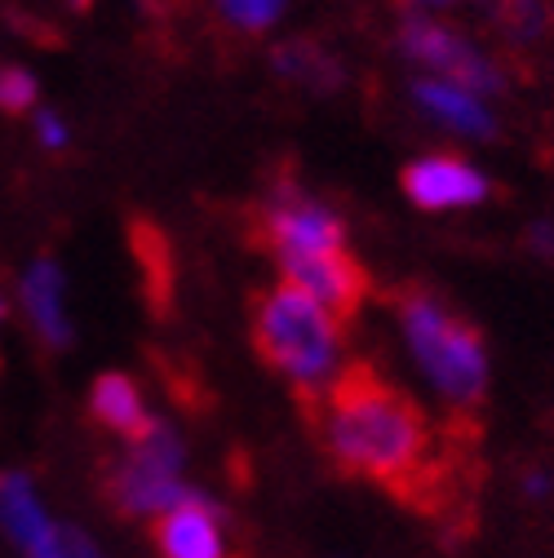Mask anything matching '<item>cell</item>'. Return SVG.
Masks as SVG:
<instances>
[{"instance_id": "6da1fadb", "label": "cell", "mask_w": 554, "mask_h": 558, "mask_svg": "<svg viewBox=\"0 0 554 558\" xmlns=\"http://www.w3.org/2000/svg\"><path fill=\"white\" fill-rule=\"evenodd\" d=\"M324 448L351 478L439 519L453 493V465L439 457L431 416L373 364H346L324 390Z\"/></svg>"}, {"instance_id": "7a4b0ae2", "label": "cell", "mask_w": 554, "mask_h": 558, "mask_svg": "<svg viewBox=\"0 0 554 558\" xmlns=\"http://www.w3.org/2000/svg\"><path fill=\"white\" fill-rule=\"evenodd\" d=\"M253 345L262 364L289 377L311 408L315 395H324L337 377V355H341L337 319L289 279L253 298Z\"/></svg>"}, {"instance_id": "3957f363", "label": "cell", "mask_w": 554, "mask_h": 558, "mask_svg": "<svg viewBox=\"0 0 554 558\" xmlns=\"http://www.w3.org/2000/svg\"><path fill=\"white\" fill-rule=\"evenodd\" d=\"M399 324H404L412 360L422 364L431 386L457 412H474L483 403V395H489V351H483L479 328L470 319H461L431 289L399 293Z\"/></svg>"}, {"instance_id": "277c9868", "label": "cell", "mask_w": 554, "mask_h": 558, "mask_svg": "<svg viewBox=\"0 0 554 558\" xmlns=\"http://www.w3.org/2000/svg\"><path fill=\"white\" fill-rule=\"evenodd\" d=\"M107 501L129 519H156L182 506L195 487L182 483V439L165 422H152L143 439L107 470Z\"/></svg>"}, {"instance_id": "5b68a950", "label": "cell", "mask_w": 554, "mask_h": 558, "mask_svg": "<svg viewBox=\"0 0 554 558\" xmlns=\"http://www.w3.org/2000/svg\"><path fill=\"white\" fill-rule=\"evenodd\" d=\"M257 240L275 253V262H280L289 253L346 248V227L328 204L311 199L293 182H275L257 208Z\"/></svg>"}, {"instance_id": "8992f818", "label": "cell", "mask_w": 554, "mask_h": 558, "mask_svg": "<svg viewBox=\"0 0 554 558\" xmlns=\"http://www.w3.org/2000/svg\"><path fill=\"white\" fill-rule=\"evenodd\" d=\"M399 49L412 58V62H422V66H435L439 81H453L470 94H497L506 81L497 76V66L483 58L470 40H461L457 32H448L444 23L418 14V10H408L399 19Z\"/></svg>"}, {"instance_id": "52a82bcc", "label": "cell", "mask_w": 554, "mask_h": 558, "mask_svg": "<svg viewBox=\"0 0 554 558\" xmlns=\"http://www.w3.org/2000/svg\"><path fill=\"white\" fill-rule=\"evenodd\" d=\"M280 270L289 284L311 293L337 324L356 319V311L369 298V275L346 248H320V253H289L280 257Z\"/></svg>"}, {"instance_id": "ba28073f", "label": "cell", "mask_w": 554, "mask_h": 558, "mask_svg": "<svg viewBox=\"0 0 554 558\" xmlns=\"http://www.w3.org/2000/svg\"><path fill=\"white\" fill-rule=\"evenodd\" d=\"M404 195L418 208H466L493 195V182L457 156H422L404 169Z\"/></svg>"}, {"instance_id": "9c48e42d", "label": "cell", "mask_w": 554, "mask_h": 558, "mask_svg": "<svg viewBox=\"0 0 554 558\" xmlns=\"http://www.w3.org/2000/svg\"><path fill=\"white\" fill-rule=\"evenodd\" d=\"M222 510L204 497L191 493L182 506L160 514L156 523V545L165 558H227L222 554Z\"/></svg>"}, {"instance_id": "30bf717a", "label": "cell", "mask_w": 554, "mask_h": 558, "mask_svg": "<svg viewBox=\"0 0 554 558\" xmlns=\"http://www.w3.org/2000/svg\"><path fill=\"white\" fill-rule=\"evenodd\" d=\"M67 279L58 270V262L40 257L27 266L23 275V306L40 332L45 345H53V351H62V345H72V319H67Z\"/></svg>"}, {"instance_id": "8fae6325", "label": "cell", "mask_w": 554, "mask_h": 558, "mask_svg": "<svg viewBox=\"0 0 554 558\" xmlns=\"http://www.w3.org/2000/svg\"><path fill=\"white\" fill-rule=\"evenodd\" d=\"M89 412L94 422H103L107 430H116L124 444L143 439L152 430L156 416H147V403H143V390L133 386V377L124 373H103L89 390Z\"/></svg>"}, {"instance_id": "7c38bea8", "label": "cell", "mask_w": 554, "mask_h": 558, "mask_svg": "<svg viewBox=\"0 0 554 558\" xmlns=\"http://www.w3.org/2000/svg\"><path fill=\"white\" fill-rule=\"evenodd\" d=\"M412 98H418V107L426 116H435L439 124H448L457 133L493 137V129H497V120H493L489 107H483V98L453 85V81H412Z\"/></svg>"}, {"instance_id": "4fadbf2b", "label": "cell", "mask_w": 554, "mask_h": 558, "mask_svg": "<svg viewBox=\"0 0 554 558\" xmlns=\"http://www.w3.org/2000/svg\"><path fill=\"white\" fill-rule=\"evenodd\" d=\"M0 527H5V536H10L23 554L40 549V545L49 541V532L58 527V523H49V514L40 510L32 478L19 474V470H14V474H0Z\"/></svg>"}, {"instance_id": "5bb4252c", "label": "cell", "mask_w": 554, "mask_h": 558, "mask_svg": "<svg viewBox=\"0 0 554 558\" xmlns=\"http://www.w3.org/2000/svg\"><path fill=\"white\" fill-rule=\"evenodd\" d=\"M270 66H275V76H285L289 85H302L311 94H333L346 81L341 62L324 45H315V40H285V45H275Z\"/></svg>"}, {"instance_id": "9a60e30c", "label": "cell", "mask_w": 554, "mask_h": 558, "mask_svg": "<svg viewBox=\"0 0 554 558\" xmlns=\"http://www.w3.org/2000/svg\"><path fill=\"white\" fill-rule=\"evenodd\" d=\"M489 19L515 40V45H532L545 32V10L541 0H479Z\"/></svg>"}, {"instance_id": "2e32d148", "label": "cell", "mask_w": 554, "mask_h": 558, "mask_svg": "<svg viewBox=\"0 0 554 558\" xmlns=\"http://www.w3.org/2000/svg\"><path fill=\"white\" fill-rule=\"evenodd\" d=\"M289 0H218V14L236 32H266L275 19L285 14Z\"/></svg>"}, {"instance_id": "e0dca14e", "label": "cell", "mask_w": 554, "mask_h": 558, "mask_svg": "<svg viewBox=\"0 0 554 558\" xmlns=\"http://www.w3.org/2000/svg\"><path fill=\"white\" fill-rule=\"evenodd\" d=\"M36 98H40L36 76L23 72V66H14V62H0V111H5V116H23V111L36 107Z\"/></svg>"}, {"instance_id": "ac0fdd59", "label": "cell", "mask_w": 554, "mask_h": 558, "mask_svg": "<svg viewBox=\"0 0 554 558\" xmlns=\"http://www.w3.org/2000/svg\"><path fill=\"white\" fill-rule=\"evenodd\" d=\"M27 558H107V554L98 549V541H94L89 532H81V527H72V523H58V527L49 532V541H45L40 549H32Z\"/></svg>"}, {"instance_id": "d6986e66", "label": "cell", "mask_w": 554, "mask_h": 558, "mask_svg": "<svg viewBox=\"0 0 554 558\" xmlns=\"http://www.w3.org/2000/svg\"><path fill=\"white\" fill-rule=\"evenodd\" d=\"M36 133H40V143L49 151H62L67 147V124L53 116V111H36Z\"/></svg>"}, {"instance_id": "ffe728a7", "label": "cell", "mask_w": 554, "mask_h": 558, "mask_svg": "<svg viewBox=\"0 0 554 558\" xmlns=\"http://www.w3.org/2000/svg\"><path fill=\"white\" fill-rule=\"evenodd\" d=\"M528 240H532L537 253H550V257H554V227H532Z\"/></svg>"}, {"instance_id": "44dd1931", "label": "cell", "mask_w": 554, "mask_h": 558, "mask_svg": "<svg viewBox=\"0 0 554 558\" xmlns=\"http://www.w3.org/2000/svg\"><path fill=\"white\" fill-rule=\"evenodd\" d=\"M404 5L422 14V10H448V5H457V0H404Z\"/></svg>"}, {"instance_id": "7402d4cb", "label": "cell", "mask_w": 554, "mask_h": 558, "mask_svg": "<svg viewBox=\"0 0 554 558\" xmlns=\"http://www.w3.org/2000/svg\"><path fill=\"white\" fill-rule=\"evenodd\" d=\"M545 487H550V478H541V474H528V493H532V497H541Z\"/></svg>"}, {"instance_id": "603a6c76", "label": "cell", "mask_w": 554, "mask_h": 558, "mask_svg": "<svg viewBox=\"0 0 554 558\" xmlns=\"http://www.w3.org/2000/svg\"><path fill=\"white\" fill-rule=\"evenodd\" d=\"M67 5H72V10H76V14H85V10H89V5H94V0H67Z\"/></svg>"}, {"instance_id": "cb8c5ba5", "label": "cell", "mask_w": 554, "mask_h": 558, "mask_svg": "<svg viewBox=\"0 0 554 558\" xmlns=\"http://www.w3.org/2000/svg\"><path fill=\"white\" fill-rule=\"evenodd\" d=\"M5 315H10V302H5V293H0V324H5Z\"/></svg>"}, {"instance_id": "d4e9b609", "label": "cell", "mask_w": 554, "mask_h": 558, "mask_svg": "<svg viewBox=\"0 0 554 558\" xmlns=\"http://www.w3.org/2000/svg\"><path fill=\"white\" fill-rule=\"evenodd\" d=\"M231 558H244V554H231Z\"/></svg>"}]
</instances>
